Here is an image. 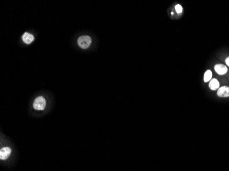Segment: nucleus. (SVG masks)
I'll use <instances>...</instances> for the list:
<instances>
[{"label": "nucleus", "instance_id": "f257e3e1", "mask_svg": "<svg viewBox=\"0 0 229 171\" xmlns=\"http://www.w3.org/2000/svg\"><path fill=\"white\" fill-rule=\"evenodd\" d=\"M91 43V38L89 36H80L78 40V46L82 49H87Z\"/></svg>", "mask_w": 229, "mask_h": 171}, {"label": "nucleus", "instance_id": "f03ea898", "mask_svg": "<svg viewBox=\"0 0 229 171\" xmlns=\"http://www.w3.org/2000/svg\"><path fill=\"white\" fill-rule=\"evenodd\" d=\"M46 105V101L44 97H38L34 101L33 107L36 110H43Z\"/></svg>", "mask_w": 229, "mask_h": 171}, {"label": "nucleus", "instance_id": "7ed1b4c3", "mask_svg": "<svg viewBox=\"0 0 229 171\" xmlns=\"http://www.w3.org/2000/svg\"><path fill=\"white\" fill-rule=\"evenodd\" d=\"M214 70L218 75H222L226 74L227 71H228V69H227V67L224 64H217L215 65Z\"/></svg>", "mask_w": 229, "mask_h": 171}, {"label": "nucleus", "instance_id": "20e7f679", "mask_svg": "<svg viewBox=\"0 0 229 171\" xmlns=\"http://www.w3.org/2000/svg\"><path fill=\"white\" fill-rule=\"evenodd\" d=\"M217 95L220 97H229V87L222 86L219 88L217 92Z\"/></svg>", "mask_w": 229, "mask_h": 171}, {"label": "nucleus", "instance_id": "39448f33", "mask_svg": "<svg viewBox=\"0 0 229 171\" xmlns=\"http://www.w3.org/2000/svg\"><path fill=\"white\" fill-rule=\"evenodd\" d=\"M11 153V149L9 147H4L0 151V159L1 160H6Z\"/></svg>", "mask_w": 229, "mask_h": 171}, {"label": "nucleus", "instance_id": "423d86ee", "mask_svg": "<svg viewBox=\"0 0 229 171\" xmlns=\"http://www.w3.org/2000/svg\"><path fill=\"white\" fill-rule=\"evenodd\" d=\"M34 39V36L31 34L28 33V32H25L23 35L22 36V40L26 44H30L31 42H33Z\"/></svg>", "mask_w": 229, "mask_h": 171}, {"label": "nucleus", "instance_id": "0eeeda50", "mask_svg": "<svg viewBox=\"0 0 229 171\" xmlns=\"http://www.w3.org/2000/svg\"><path fill=\"white\" fill-rule=\"evenodd\" d=\"M208 87L211 90H216L219 89L220 87V82L217 79H211V80L210 81L209 83H208Z\"/></svg>", "mask_w": 229, "mask_h": 171}, {"label": "nucleus", "instance_id": "6e6552de", "mask_svg": "<svg viewBox=\"0 0 229 171\" xmlns=\"http://www.w3.org/2000/svg\"><path fill=\"white\" fill-rule=\"evenodd\" d=\"M212 78V72L211 70H207L204 73V82H208L211 80Z\"/></svg>", "mask_w": 229, "mask_h": 171}, {"label": "nucleus", "instance_id": "1a4fd4ad", "mask_svg": "<svg viewBox=\"0 0 229 171\" xmlns=\"http://www.w3.org/2000/svg\"><path fill=\"white\" fill-rule=\"evenodd\" d=\"M175 10H176V13L180 14L182 12V7L181 6V5L177 4V5H176V6H175Z\"/></svg>", "mask_w": 229, "mask_h": 171}, {"label": "nucleus", "instance_id": "9d476101", "mask_svg": "<svg viewBox=\"0 0 229 171\" xmlns=\"http://www.w3.org/2000/svg\"><path fill=\"white\" fill-rule=\"evenodd\" d=\"M225 62H226L227 66H229V56L227 57V58H226V60H225Z\"/></svg>", "mask_w": 229, "mask_h": 171}]
</instances>
